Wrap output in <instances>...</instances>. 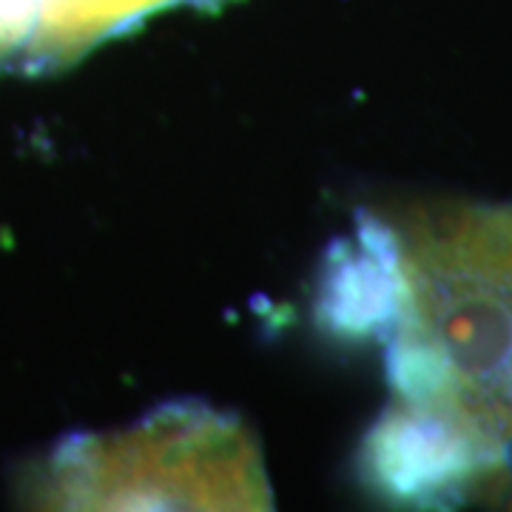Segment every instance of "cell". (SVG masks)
Masks as SVG:
<instances>
[{"label": "cell", "instance_id": "cell-2", "mask_svg": "<svg viewBox=\"0 0 512 512\" xmlns=\"http://www.w3.org/2000/svg\"><path fill=\"white\" fill-rule=\"evenodd\" d=\"M40 12L74 40L97 46L109 37L128 32L151 15L177 3L202 0H35Z\"/></svg>", "mask_w": 512, "mask_h": 512}, {"label": "cell", "instance_id": "cell-1", "mask_svg": "<svg viewBox=\"0 0 512 512\" xmlns=\"http://www.w3.org/2000/svg\"><path fill=\"white\" fill-rule=\"evenodd\" d=\"M97 507H268L256 447L234 419L171 407L83 450Z\"/></svg>", "mask_w": 512, "mask_h": 512}]
</instances>
